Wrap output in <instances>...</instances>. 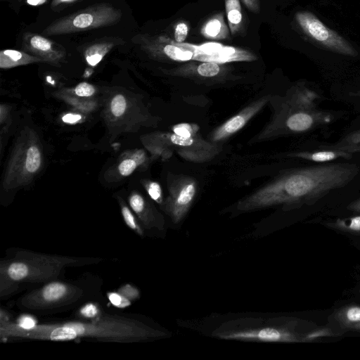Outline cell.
<instances>
[{
  "mask_svg": "<svg viewBox=\"0 0 360 360\" xmlns=\"http://www.w3.org/2000/svg\"><path fill=\"white\" fill-rule=\"evenodd\" d=\"M359 172L352 163H334L288 170L236 204L239 212L276 205L294 209L311 205L331 191L347 185Z\"/></svg>",
  "mask_w": 360,
  "mask_h": 360,
  "instance_id": "1",
  "label": "cell"
},
{
  "mask_svg": "<svg viewBox=\"0 0 360 360\" xmlns=\"http://www.w3.org/2000/svg\"><path fill=\"white\" fill-rule=\"evenodd\" d=\"M165 335L163 331L139 320L115 315H101L90 321L37 324L30 329L19 327L10 319L0 321V338L4 342L11 339L70 341L90 338L102 342H134Z\"/></svg>",
  "mask_w": 360,
  "mask_h": 360,
  "instance_id": "2",
  "label": "cell"
},
{
  "mask_svg": "<svg viewBox=\"0 0 360 360\" xmlns=\"http://www.w3.org/2000/svg\"><path fill=\"white\" fill-rule=\"evenodd\" d=\"M94 258H75L36 253L15 252L0 264L1 297L14 292L20 283H47L57 279L68 266L95 263Z\"/></svg>",
  "mask_w": 360,
  "mask_h": 360,
  "instance_id": "3",
  "label": "cell"
},
{
  "mask_svg": "<svg viewBox=\"0 0 360 360\" xmlns=\"http://www.w3.org/2000/svg\"><path fill=\"white\" fill-rule=\"evenodd\" d=\"M83 282L49 281L21 297L18 306L39 313L65 309L77 304L89 293V285Z\"/></svg>",
  "mask_w": 360,
  "mask_h": 360,
  "instance_id": "4",
  "label": "cell"
},
{
  "mask_svg": "<svg viewBox=\"0 0 360 360\" xmlns=\"http://www.w3.org/2000/svg\"><path fill=\"white\" fill-rule=\"evenodd\" d=\"M150 139V148L155 154L167 158L174 151L185 160L196 163L211 160L221 149L217 143L204 139L200 133L191 137H183L173 132H160Z\"/></svg>",
  "mask_w": 360,
  "mask_h": 360,
  "instance_id": "5",
  "label": "cell"
},
{
  "mask_svg": "<svg viewBox=\"0 0 360 360\" xmlns=\"http://www.w3.org/2000/svg\"><path fill=\"white\" fill-rule=\"evenodd\" d=\"M121 17V11L111 4H96L53 22L42 34L58 35L98 28L116 24Z\"/></svg>",
  "mask_w": 360,
  "mask_h": 360,
  "instance_id": "6",
  "label": "cell"
},
{
  "mask_svg": "<svg viewBox=\"0 0 360 360\" xmlns=\"http://www.w3.org/2000/svg\"><path fill=\"white\" fill-rule=\"evenodd\" d=\"M298 320L291 319L281 325L259 326L245 329H224L217 336L226 340L267 342H302L304 334L296 328Z\"/></svg>",
  "mask_w": 360,
  "mask_h": 360,
  "instance_id": "7",
  "label": "cell"
},
{
  "mask_svg": "<svg viewBox=\"0 0 360 360\" xmlns=\"http://www.w3.org/2000/svg\"><path fill=\"white\" fill-rule=\"evenodd\" d=\"M168 196L161 205L162 210L178 224L190 210L198 188L196 180L186 174L169 173L167 178Z\"/></svg>",
  "mask_w": 360,
  "mask_h": 360,
  "instance_id": "8",
  "label": "cell"
},
{
  "mask_svg": "<svg viewBox=\"0 0 360 360\" xmlns=\"http://www.w3.org/2000/svg\"><path fill=\"white\" fill-rule=\"evenodd\" d=\"M136 41L150 57L155 60L176 62L195 60L193 45L176 43L165 35H139Z\"/></svg>",
  "mask_w": 360,
  "mask_h": 360,
  "instance_id": "9",
  "label": "cell"
},
{
  "mask_svg": "<svg viewBox=\"0 0 360 360\" xmlns=\"http://www.w3.org/2000/svg\"><path fill=\"white\" fill-rule=\"evenodd\" d=\"M295 20L309 37L323 46L341 54L355 56L356 50L337 32L325 26L316 16L307 11H299Z\"/></svg>",
  "mask_w": 360,
  "mask_h": 360,
  "instance_id": "10",
  "label": "cell"
},
{
  "mask_svg": "<svg viewBox=\"0 0 360 360\" xmlns=\"http://www.w3.org/2000/svg\"><path fill=\"white\" fill-rule=\"evenodd\" d=\"M9 166L5 184L18 185L27 181L40 169L42 155L38 145L28 143L18 152Z\"/></svg>",
  "mask_w": 360,
  "mask_h": 360,
  "instance_id": "11",
  "label": "cell"
},
{
  "mask_svg": "<svg viewBox=\"0 0 360 360\" xmlns=\"http://www.w3.org/2000/svg\"><path fill=\"white\" fill-rule=\"evenodd\" d=\"M230 70L225 63L194 60L172 69L164 70L163 72L168 75L212 84L228 78Z\"/></svg>",
  "mask_w": 360,
  "mask_h": 360,
  "instance_id": "12",
  "label": "cell"
},
{
  "mask_svg": "<svg viewBox=\"0 0 360 360\" xmlns=\"http://www.w3.org/2000/svg\"><path fill=\"white\" fill-rule=\"evenodd\" d=\"M269 100L270 95H266L250 103L238 114L214 129L210 134V141L218 143L238 132L264 107Z\"/></svg>",
  "mask_w": 360,
  "mask_h": 360,
  "instance_id": "13",
  "label": "cell"
},
{
  "mask_svg": "<svg viewBox=\"0 0 360 360\" xmlns=\"http://www.w3.org/2000/svg\"><path fill=\"white\" fill-rule=\"evenodd\" d=\"M22 48L31 55L53 65H58L65 56L63 46L36 33H25Z\"/></svg>",
  "mask_w": 360,
  "mask_h": 360,
  "instance_id": "14",
  "label": "cell"
},
{
  "mask_svg": "<svg viewBox=\"0 0 360 360\" xmlns=\"http://www.w3.org/2000/svg\"><path fill=\"white\" fill-rule=\"evenodd\" d=\"M201 51L199 60L226 63L231 62H250L257 60L251 51L240 48L224 46L219 44H206L198 46Z\"/></svg>",
  "mask_w": 360,
  "mask_h": 360,
  "instance_id": "15",
  "label": "cell"
},
{
  "mask_svg": "<svg viewBox=\"0 0 360 360\" xmlns=\"http://www.w3.org/2000/svg\"><path fill=\"white\" fill-rule=\"evenodd\" d=\"M129 203L144 229L149 230L156 228L160 231L164 229L163 217L140 193H132L129 197Z\"/></svg>",
  "mask_w": 360,
  "mask_h": 360,
  "instance_id": "16",
  "label": "cell"
},
{
  "mask_svg": "<svg viewBox=\"0 0 360 360\" xmlns=\"http://www.w3.org/2000/svg\"><path fill=\"white\" fill-rule=\"evenodd\" d=\"M200 34L214 41L229 39L231 32L225 22L224 13L219 12L207 19L201 27Z\"/></svg>",
  "mask_w": 360,
  "mask_h": 360,
  "instance_id": "17",
  "label": "cell"
},
{
  "mask_svg": "<svg viewBox=\"0 0 360 360\" xmlns=\"http://www.w3.org/2000/svg\"><path fill=\"white\" fill-rule=\"evenodd\" d=\"M288 157L299 158L314 162H328L340 158L349 159L352 153L340 148L328 150H316L313 152H296L286 155Z\"/></svg>",
  "mask_w": 360,
  "mask_h": 360,
  "instance_id": "18",
  "label": "cell"
},
{
  "mask_svg": "<svg viewBox=\"0 0 360 360\" xmlns=\"http://www.w3.org/2000/svg\"><path fill=\"white\" fill-rule=\"evenodd\" d=\"M44 62L41 58L14 49H5L0 52V67L3 69L11 68L33 63Z\"/></svg>",
  "mask_w": 360,
  "mask_h": 360,
  "instance_id": "19",
  "label": "cell"
},
{
  "mask_svg": "<svg viewBox=\"0 0 360 360\" xmlns=\"http://www.w3.org/2000/svg\"><path fill=\"white\" fill-rule=\"evenodd\" d=\"M339 327L345 330L349 326L360 323V305L350 304L337 309L332 314Z\"/></svg>",
  "mask_w": 360,
  "mask_h": 360,
  "instance_id": "20",
  "label": "cell"
},
{
  "mask_svg": "<svg viewBox=\"0 0 360 360\" xmlns=\"http://www.w3.org/2000/svg\"><path fill=\"white\" fill-rule=\"evenodd\" d=\"M316 122L314 115L307 110H298L287 117L285 126L291 131L304 132L311 129Z\"/></svg>",
  "mask_w": 360,
  "mask_h": 360,
  "instance_id": "21",
  "label": "cell"
},
{
  "mask_svg": "<svg viewBox=\"0 0 360 360\" xmlns=\"http://www.w3.org/2000/svg\"><path fill=\"white\" fill-rule=\"evenodd\" d=\"M225 11L231 34L236 35L240 32L243 25L240 1L225 0Z\"/></svg>",
  "mask_w": 360,
  "mask_h": 360,
  "instance_id": "22",
  "label": "cell"
},
{
  "mask_svg": "<svg viewBox=\"0 0 360 360\" xmlns=\"http://www.w3.org/2000/svg\"><path fill=\"white\" fill-rule=\"evenodd\" d=\"M324 226L337 231L360 236V215L337 218L326 222Z\"/></svg>",
  "mask_w": 360,
  "mask_h": 360,
  "instance_id": "23",
  "label": "cell"
},
{
  "mask_svg": "<svg viewBox=\"0 0 360 360\" xmlns=\"http://www.w3.org/2000/svg\"><path fill=\"white\" fill-rule=\"evenodd\" d=\"M114 46L112 41H105L89 46L84 51L86 63L93 67L97 65Z\"/></svg>",
  "mask_w": 360,
  "mask_h": 360,
  "instance_id": "24",
  "label": "cell"
},
{
  "mask_svg": "<svg viewBox=\"0 0 360 360\" xmlns=\"http://www.w3.org/2000/svg\"><path fill=\"white\" fill-rule=\"evenodd\" d=\"M121 214L125 224L134 232L141 237L144 236V230L131 210L122 200H120Z\"/></svg>",
  "mask_w": 360,
  "mask_h": 360,
  "instance_id": "25",
  "label": "cell"
},
{
  "mask_svg": "<svg viewBox=\"0 0 360 360\" xmlns=\"http://www.w3.org/2000/svg\"><path fill=\"white\" fill-rule=\"evenodd\" d=\"M145 160L146 155L144 152L139 150L132 158H126L120 162L118 165L119 173L122 176L130 175Z\"/></svg>",
  "mask_w": 360,
  "mask_h": 360,
  "instance_id": "26",
  "label": "cell"
},
{
  "mask_svg": "<svg viewBox=\"0 0 360 360\" xmlns=\"http://www.w3.org/2000/svg\"><path fill=\"white\" fill-rule=\"evenodd\" d=\"M339 335H340V333L330 327H315L304 334L302 342H311L316 341L321 338H335Z\"/></svg>",
  "mask_w": 360,
  "mask_h": 360,
  "instance_id": "27",
  "label": "cell"
},
{
  "mask_svg": "<svg viewBox=\"0 0 360 360\" xmlns=\"http://www.w3.org/2000/svg\"><path fill=\"white\" fill-rule=\"evenodd\" d=\"M200 127L193 123L182 122L172 127L173 133L183 137H191L199 133Z\"/></svg>",
  "mask_w": 360,
  "mask_h": 360,
  "instance_id": "28",
  "label": "cell"
},
{
  "mask_svg": "<svg viewBox=\"0 0 360 360\" xmlns=\"http://www.w3.org/2000/svg\"><path fill=\"white\" fill-rule=\"evenodd\" d=\"M143 185L150 198L162 205L164 200L162 188L159 183L153 181H145Z\"/></svg>",
  "mask_w": 360,
  "mask_h": 360,
  "instance_id": "29",
  "label": "cell"
},
{
  "mask_svg": "<svg viewBox=\"0 0 360 360\" xmlns=\"http://www.w3.org/2000/svg\"><path fill=\"white\" fill-rule=\"evenodd\" d=\"M78 314L82 318L93 320L101 316V311L96 304L89 302L79 309Z\"/></svg>",
  "mask_w": 360,
  "mask_h": 360,
  "instance_id": "30",
  "label": "cell"
},
{
  "mask_svg": "<svg viewBox=\"0 0 360 360\" xmlns=\"http://www.w3.org/2000/svg\"><path fill=\"white\" fill-rule=\"evenodd\" d=\"M126 108L127 101L123 95L117 94L113 97L110 103V110L114 116H122L124 113Z\"/></svg>",
  "mask_w": 360,
  "mask_h": 360,
  "instance_id": "31",
  "label": "cell"
},
{
  "mask_svg": "<svg viewBox=\"0 0 360 360\" xmlns=\"http://www.w3.org/2000/svg\"><path fill=\"white\" fill-rule=\"evenodd\" d=\"M189 32V27L184 21H180L174 26V40L176 43H184Z\"/></svg>",
  "mask_w": 360,
  "mask_h": 360,
  "instance_id": "32",
  "label": "cell"
},
{
  "mask_svg": "<svg viewBox=\"0 0 360 360\" xmlns=\"http://www.w3.org/2000/svg\"><path fill=\"white\" fill-rule=\"evenodd\" d=\"M108 299L112 305L121 309L129 307L131 302L119 292L108 293Z\"/></svg>",
  "mask_w": 360,
  "mask_h": 360,
  "instance_id": "33",
  "label": "cell"
},
{
  "mask_svg": "<svg viewBox=\"0 0 360 360\" xmlns=\"http://www.w3.org/2000/svg\"><path fill=\"white\" fill-rule=\"evenodd\" d=\"M360 144V129L346 136L335 145L330 146V148H335L345 146Z\"/></svg>",
  "mask_w": 360,
  "mask_h": 360,
  "instance_id": "34",
  "label": "cell"
},
{
  "mask_svg": "<svg viewBox=\"0 0 360 360\" xmlns=\"http://www.w3.org/2000/svg\"><path fill=\"white\" fill-rule=\"evenodd\" d=\"M14 322L17 326L25 329L32 328L37 325V320L28 314L21 315Z\"/></svg>",
  "mask_w": 360,
  "mask_h": 360,
  "instance_id": "35",
  "label": "cell"
},
{
  "mask_svg": "<svg viewBox=\"0 0 360 360\" xmlns=\"http://www.w3.org/2000/svg\"><path fill=\"white\" fill-rule=\"evenodd\" d=\"M95 91L94 86L86 82L79 83L75 88V93L81 97H89L92 96Z\"/></svg>",
  "mask_w": 360,
  "mask_h": 360,
  "instance_id": "36",
  "label": "cell"
},
{
  "mask_svg": "<svg viewBox=\"0 0 360 360\" xmlns=\"http://www.w3.org/2000/svg\"><path fill=\"white\" fill-rule=\"evenodd\" d=\"M118 292L126 298L129 299L130 301H134L136 299H139L140 297V292L138 290V289L129 284L120 288L118 290Z\"/></svg>",
  "mask_w": 360,
  "mask_h": 360,
  "instance_id": "37",
  "label": "cell"
},
{
  "mask_svg": "<svg viewBox=\"0 0 360 360\" xmlns=\"http://www.w3.org/2000/svg\"><path fill=\"white\" fill-rule=\"evenodd\" d=\"M246 8L254 13H259V0H241Z\"/></svg>",
  "mask_w": 360,
  "mask_h": 360,
  "instance_id": "38",
  "label": "cell"
},
{
  "mask_svg": "<svg viewBox=\"0 0 360 360\" xmlns=\"http://www.w3.org/2000/svg\"><path fill=\"white\" fill-rule=\"evenodd\" d=\"M62 120L65 123H75L81 120V115L77 114L69 113L65 115Z\"/></svg>",
  "mask_w": 360,
  "mask_h": 360,
  "instance_id": "39",
  "label": "cell"
},
{
  "mask_svg": "<svg viewBox=\"0 0 360 360\" xmlns=\"http://www.w3.org/2000/svg\"><path fill=\"white\" fill-rule=\"evenodd\" d=\"M347 209L350 211L360 213V198L349 203L347 206Z\"/></svg>",
  "mask_w": 360,
  "mask_h": 360,
  "instance_id": "40",
  "label": "cell"
},
{
  "mask_svg": "<svg viewBox=\"0 0 360 360\" xmlns=\"http://www.w3.org/2000/svg\"><path fill=\"white\" fill-rule=\"evenodd\" d=\"M76 0H53L52 1V6L53 7H56V6H58L60 4H69V3H71V2H73Z\"/></svg>",
  "mask_w": 360,
  "mask_h": 360,
  "instance_id": "41",
  "label": "cell"
},
{
  "mask_svg": "<svg viewBox=\"0 0 360 360\" xmlns=\"http://www.w3.org/2000/svg\"><path fill=\"white\" fill-rule=\"evenodd\" d=\"M47 0H27V3L31 6H39L46 3Z\"/></svg>",
  "mask_w": 360,
  "mask_h": 360,
  "instance_id": "42",
  "label": "cell"
},
{
  "mask_svg": "<svg viewBox=\"0 0 360 360\" xmlns=\"http://www.w3.org/2000/svg\"><path fill=\"white\" fill-rule=\"evenodd\" d=\"M345 330L360 333V323H355L349 326Z\"/></svg>",
  "mask_w": 360,
  "mask_h": 360,
  "instance_id": "43",
  "label": "cell"
},
{
  "mask_svg": "<svg viewBox=\"0 0 360 360\" xmlns=\"http://www.w3.org/2000/svg\"><path fill=\"white\" fill-rule=\"evenodd\" d=\"M359 293H360V290H359Z\"/></svg>",
  "mask_w": 360,
  "mask_h": 360,
  "instance_id": "44",
  "label": "cell"
}]
</instances>
